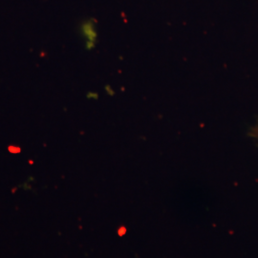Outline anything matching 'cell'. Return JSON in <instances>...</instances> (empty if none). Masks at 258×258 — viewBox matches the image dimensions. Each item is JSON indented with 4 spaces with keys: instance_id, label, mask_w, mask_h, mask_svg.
Returning a JSON list of instances; mask_svg holds the SVG:
<instances>
[{
    "instance_id": "cell-1",
    "label": "cell",
    "mask_w": 258,
    "mask_h": 258,
    "mask_svg": "<svg viewBox=\"0 0 258 258\" xmlns=\"http://www.w3.org/2000/svg\"><path fill=\"white\" fill-rule=\"evenodd\" d=\"M256 135H257V136H258V131H257V133H256Z\"/></svg>"
}]
</instances>
